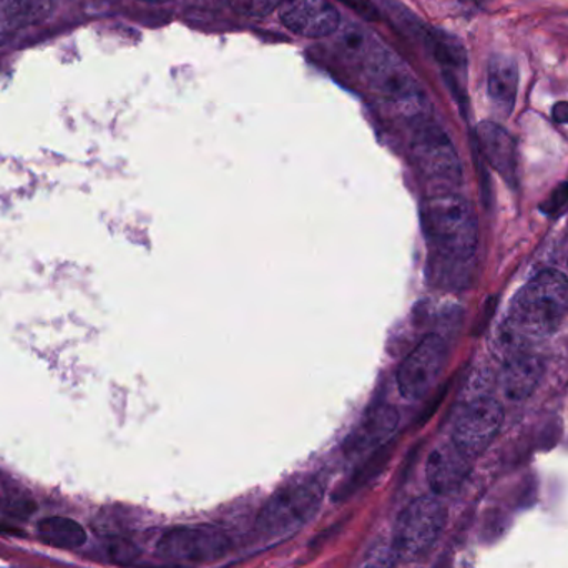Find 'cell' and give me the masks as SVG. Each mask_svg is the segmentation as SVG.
Instances as JSON below:
<instances>
[{
    "instance_id": "18",
    "label": "cell",
    "mask_w": 568,
    "mask_h": 568,
    "mask_svg": "<svg viewBox=\"0 0 568 568\" xmlns=\"http://www.w3.org/2000/svg\"><path fill=\"white\" fill-rule=\"evenodd\" d=\"M229 2L242 16L263 19L273 10H278L282 0H229Z\"/></svg>"
},
{
    "instance_id": "16",
    "label": "cell",
    "mask_w": 568,
    "mask_h": 568,
    "mask_svg": "<svg viewBox=\"0 0 568 568\" xmlns=\"http://www.w3.org/2000/svg\"><path fill=\"white\" fill-rule=\"evenodd\" d=\"M39 536L43 542L59 549H77L87 540V532L75 520L67 517H47L39 523Z\"/></svg>"
},
{
    "instance_id": "3",
    "label": "cell",
    "mask_w": 568,
    "mask_h": 568,
    "mask_svg": "<svg viewBox=\"0 0 568 568\" xmlns=\"http://www.w3.org/2000/svg\"><path fill=\"white\" fill-rule=\"evenodd\" d=\"M447 507L436 497H419L400 513L394 527V550L404 560L426 556L443 536Z\"/></svg>"
},
{
    "instance_id": "12",
    "label": "cell",
    "mask_w": 568,
    "mask_h": 568,
    "mask_svg": "<svg viewBox=\"0 0 568 568\" xmlns=\"http://www.w3.org/2000/svg\"><path fill=\"white\" fill-rule=\"evenodd\" d=\"M477 142L490 166L513 183L517 176V146L513 136L497 123L483 122L477 126Z\"/></svg>"
},
{
    "instance_id": "11",
    "label": "cell",
    "mask_w": 568,
    "mask_h": 568,
    "mask_svg": "<svg viewBox=\"0 0 568 568\" xmlns=\"http://www.w3.org/2000/svg\"><path fill=\"white\" fill-rule=\"evenodd\" d=\"M473 473V459L454 446L453 440L436 447L427 460V483L437 496L457 493Z\"/></svg>"
},
{
    "instance_id": "10",
    "label": "cell",
    "mask_w": 568,
    "mask_h": 568,
    "mask_svg": "<svg viewBox=\"0 0 568 568\" xmlns=\"http://www.w3.org/2000/svg\"><path fill=\"white\" fill-rule=\"evenodd\" d=\"M399 423L397 409L387 403H374L364 414L356 429L344 443V453L349 459L364 456L371 450H379L393 436Z\"/></svg>"
},
{
    "instance_id": "13",
    "label": "cell",
    "mask_w": 568,
    "mask_h": 568,
    "mask_svg": "<svg viewBox=\"0 0 568 568\" xmlns=\"http://www.w3.org/2000/svg\"><path fill=\"white\" fill-rule=\"evenodd\" d=\"M544 376L542 361L532 354H514L504 367L500 386L510 400H524L539 386Z\"/></svg>"
},
{
    "instance_id": "14",
    "label": "cell",
    "mask_w": 568,
    "mask_h": 568,
    "mask_svg": "<svg viewBox=\"0 0 568 568\" xmlns=\"http://www.w3.org/2000/svg\"><path fill=\"white\" fill-rule=\"evenodd\" d=\"M487 89L494 105L503 115H509L516 105L519 90V67L507 55H494L487 69Z\"/></svg>"
},
{
    "instance_id": "9",
    "label": "cell",
    "mask_w": 568,
    "mask_h": 568,
    "mask_svg": "<svg viewBox=\"0 0 568 568\" xmlns=\"http://www.w3.org/2000/svg\"><path fill=\"white\" fill-rule=\"evenodd\" d=\"M278 13L291 32L306 39L333 36L341 26V13L331 0H282Z\"/></svg>"
},
{
    "instance_id": "7",
    "label": "cell",
    "mask_w": 568,
    "mask_h": 568,
    "mask_svg": "<svg viewBox=\"0 0 568 568\" xmlns=\"http://www.w3.org/2000/svg\"><path fill=\"white\" fill-rule=\"evenodd\" d=\"M449 347L439 334H427L400 363L397 387L409 400L423 399L433 390L446 367Z\"/></svg>"
},
{
    "instance_id": "2",
    "label": "cell",
    "mask_w": 568,
    "mask_h": 568,
    "mask_svg": "<svg viewBox=\"0 0 568 568\" xmlns=\"http://www.w3.org/2000/svg\"><path fill=\"white\" fill-rule=\"evenodd\" d=\"M424 235L433 246V272L446 280L476 252L477 219L473 206L454 192L429 196L420 209Z\"/></svg>"
},
{
    "instance_id": "21",
    "label": "cell",
    "mask_w": 568,
    "mask_h": 568,
    "mask_svg": "<svg viewBox=\"0 0 568 568\" xmlns=\"http://www.w3.org/2000/svg\"><path fill=\"white\" fill-rule=\"evenodd\" d=\"M552 115L557 123H568V102L556 103Z\"/></svg>"
},
{
    "instance_id": "6",
    "label": "cell",
    "mask_w": 568,
    "mask_h": 568,
    "mask_svg": "<svg viewBox=\"0 0 568 568\" xmlns=\"http://www.w3.org/2000/svg\"><path fill=\"white\" fill-rule=\"evenodd\" d=\"M503 423V406L494 397H474L460 407L454 419L453 444L469 459H476L499 436Z\"/></svg>"
},
{
    "instance_id": "19",
    "label": "cell",
    "mask_w": 568,
    "mask_h": 568,
    "mask_svg": "<svg viewBox=\"0 0 568 568\" xmlns=\"http://www.w3.org/2000/svg\"><path fill=\"white\" fill-rule=\"evenodd\" d=\"M53 9V0H26L27 27L43 22Z\"/></svg>"
},
{
    "instance_id": "5",
    "label": "cell",
    "mask_w": 568,
    "mask_h": 568,
    "mask_svg": "<svg viewBox=\"0 0 568 568\" xmlns=\"http://www.w3.org/2000/svg\"><path fill=\"white\" fill-rule=\"evenodd\" d=\"M410 155L424 176L444 186L460 182L463 169L449 135L430 120L417 116L409 142Z\"/></svg>"
},
{
    "instance_id": "17",
    "label": "cell",
    "mask_w": 568,
    "mask_h": 568,
    "mask_svg": "<svg viewBox=\"0 0 568 568\" xmlns=\"http://www.w3.org/2000/svg\"><path fill=\"white\" fill-rule=\"evenodd\" d=\"M27 27L26 0H0V47Z\"/></svg>"
},
{
    "instance_id": "15",
    "label": "cell",
    "mask_w": 568,
    "mask_h": 568,
    "mask_svg": "<svg viewBox=\"0 0 568 568\" xmlns=\"http://www.w3.org/2000/svg\"><path fill=\"white\" fill-rule=\"evenodd\" d=\"M420 39L426 43L427 49L433 53L434 59L450 72H464L467 65L466 49L456 37L443 32V30L424 29L419 33Z\"/></svg>"
},
{
    "instance_id": "8",
    "label": "cell",
    "mask_w": 568,
    "mask_h": 568,
    "mask_svg": "<svg viewBox=\"0 0 568 568\" xmlns=\"http://www.w3.org/2000/svg\"><path fill=\"white\" fill-rule=\"evenodd\" d=\"M229 537L213 527H183L170 530L160 539V556L179 562H212L230 550Z\"/></svg>"
},
{
    "instance_id": "22",
    "label": "cell",
    "mask_w": 568,
    "mask_h": 568,
    "mask_svg": "<svg viewBox=\"0 0 568 568\" xmlns=\"http://www.w3.org/2000/svg\"><path fill=\"white\" fill-rule=\"evenodd\" d=\"M142 2H146V3H166V2H170V0H142Z\"/></svg>"
},
{
    "instance_id": "20",
    "label": "cell",
    "mask_w": 568,
    "mask_h": 568,
    "mask_svg": "<svg viewBox=\"0 0 568 568\" xmlns=\"http://www.w3.org/2000/svg\"><path fill=\"white\" fill-rule=\"evenodd\" d=\"M339 2L353 9L354 12L363 17L364 20L374 22V20L379 19L376 7H374L373 2H369V0H339Z\"/></svg>"
},
{
    "instance_id": "1",
    "label": "cell",
    "mask_w": 568,
    "mask_h": 568,
    "mask_svg": "<svg viewBox=\"0 0 568 568\" xmlns=\"http://www.w3.org/2000/svg\"><path fill=\"white\" fill-rule=\"evenodd\" d=\"M567 311L568 280L564 273L547 270L524 284L503 326L504 346L510 349V356L552 334Z\"/></svg>"
},
{
    "instance_id": "4",
    "label": "cell",
    "mask_w": 568,
    "mask_h": 568,
    "mask_svg": "<svg viewBox=\"0 0 568 568\" xmlns=\"http://www.w3.org/2000/svg\"><path fill=\"white\" fill-rule=\"evenodd\" d=\"M324 490L314 479L294 480L282 487L263 507L258 529L270 536L293 532L313 519L323 503Z\"/></svg>"
}]
</instances>
